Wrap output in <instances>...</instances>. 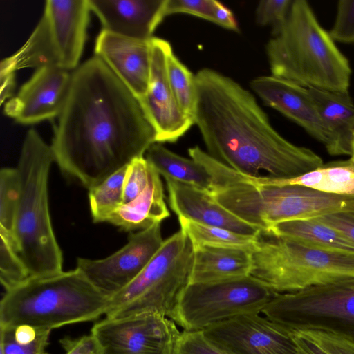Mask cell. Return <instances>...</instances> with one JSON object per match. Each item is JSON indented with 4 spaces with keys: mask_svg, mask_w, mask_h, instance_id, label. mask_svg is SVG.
I'll return each mask as SVG.
<instances>
[{
    "mask_svg": "<svg viewBox=\"0 0 354 354\" xmlns=\"http://www.w3.org/2000/svg\"><path fill=\"white\" fill-rule=\"evenodd\" d=\"M156 142L138 99L100 57L72 71L50 145L64 174L89 190Z\"/></svg>",
    "mask_w": 354,
    "mask_h": 354,
    "instance_id": "1",
    "label": "cell"
},
{
    "mask_svg": "<svg viewBox=\"0 0 354 354\" xmlns=\"http://www.w3.org/2000/svg\"><path fill=\"white\" fill-rule=\"evenodd\" d=\"M194 115L207 153L250 176L290 178L323 163L310 149L297 146L272 126L254 96L231 77L203 68L195 75Z\"/></svg>",
    "mask_w": 354,
    "mask_h": 354,
    "instance_id": "2",
    "label": "cell"
},
{
    "mask_svg": "<svg viewBox=\"0 0 354 354\" xmlns=\"http://www.w3.org/2000/svg\"><path fill=\"white\" fill-rule=\"evenodd\" d=\"M266 44L271 75L305 88L348 91L351 68L306 0H293Z\"/></svg>",
    "mask_w": 354,
    "mask_h": 354,
    "instance_id": "3",
    "label": "cell"
},
{
    "mask_svg": "<svg viewBox=\"0 0 354 354\" xmlns=\"http://www.w3.org/2000/svg\"><path fill=\"white\" fill-rule=\"evenodd\" d=\"M208 171L212 179L210 193L216 201L264 233L278 223L354 209V197L327 194L298 185L259 183L253 176L218 161L209 165Z\"/></svg>",
    "mask_w": 354,
    "mask_h": 354,
    "instance_id": "4",
    "label": "cell"
},
{
    "mask_svg": "<svg viewBox=\"0 0 354 354\" xmlns=\"http://www.w3.org/2000/svg\"><path fill=\"white\" fill-rule=\"evenodd\" d=\"M53 162L50 145L30 129L16 167L20 189L14 226L15 250L30 277L63 271L62 252L52 226L48 202V177Z\"/></svg>",
    "mask_w": 354,
    "mask_h": 354,
    "instance_id": "5",
    "label": "cell"
},
{
    "mask_svg": "<svg viewBox=\"0 0 354 354\" xmlns=\"http://www.w3.org/2000/svg\"><path fill=\"white\" fill-rule=\"evenodd\" d=\"M109 297L77 269L32 277L5 290L0 302V327L20 325L53 330L97 319Z\"/></svg>",
    "mask_w": 354,
    "mask_h": 354,
    "instance_id": "6",
    "label": "cell"
},
{
    "mask_svg": "<svg viewBox=\"0 0 354 354\" xmlns=\"http://www.w3.org/2000/svg\"><path fill=\"white\" fill-rule=\"evenodd\" d=\"M251 251L250 275L276 293L354 278V254L314 248L268 234Z\"/></svg>",
    "mask_w": 354,
    "mask_h": 354,
    "instance_id": "7",
    "label": "cell"
},
{
    "mask_svg": "<svg viewBox=\"0 0 354 354\" xmlns=\"http://www.w3.org/2000/svg\"><path fill=\"white\" fill-rule=\"evenodd\" d=\"M194 248L181 230L164 242L142 272L109 298L106 317L158 313L170 318L189 283Z\"/></svg>",
    "mask_w": 354,
    "mask_h": 354,
    "instance_id": "8",
    "label": "cell"
},
{
    "mask_svg": "<svg viewBox=\"0 0 354 354\" xmlns=\"http://www.w3.org/2000/svg\"><path fill=\"white\" fill-rule=\"evenodd\" d=\"M91 9L88 0H48L26 43L1 60L0 74L24 68L55 66L73 71L79 65Z\"/></svg>",
    "mask_w": 354,
    "mask_h": 354,
    "instance_id": "9",
    "label": "cell"
},
{
    "mask_svg": "<svg viewBox=\"0 0 354 354\" xmlns=\"http://www.w3.org/2000/svg\"><path fill=\"white\" fill-rule=\"evenodd\" d=\"M261 313L291 333L324 332L354 343V278L277 293Z\"/></svg>",
    "mask_w": 354,
    "mask_h": 354,
    "instance_id": "10",
    "label": "cell"
},
{
    "mask_svg": "<svg viewBox=\"0 0 354 354\" xmlns=\"http://www.w3.org/2000/svg\"><path fill=\"white\" fill-rule=\"evenodd\" d=\"M276 294L250 275L190 283L169 319L184 330H203L239 315L261 313Z\"/></svg>",
    "mask_w": 354,
    "mask_h": 354,
    "instance_id": "11",
    "label": "cell"
},
{
    "mask_svg": "<svg viewBox=\"0 0 354 354\" xmlns=\"http://www.w3.org/2000/svg\"><path fill=\"white\" fill-rule=\"evenodd\" d=\"M180 333L173 320L158 313L105 317L91 330L99 354H172Z\"/></svg>",
    "mask_w": 354,
    "mask_h": 354,
    "instance_id": "12",
    "label": "cell"
},
{
    "mask_svg": "<svg viewBox=\"0 0 354 354\" xmlns=\"http://www.w3.org/2000/svg\"><path fill=\"white\" fill-rule=\"evenodd\" d=\"M164 240L160 223L130 233L127 243L101 259L78 258L77 268L102 293L111 297L129 285L145 268Z\"/></svg>",
    "mask_w": 354,
    "mask_h": 354,
    "instance_id": "13",
    "label": "cell"
},
{
    "mask_svg": "<svg viewBox=\"0 0 354 354\" xmlns=\"http://www.w3.org/2000/svg\"><path fill=\"white\" fill-rule=\"evenodd\" d=\"M259 314L239 315L203 331L226 354H302L291 332Z\"/></svg>",
    "mask_w": 354,
    "mask_h": 354,
    "instance_id": "14",
    "label": "cell"
},
{
    "mask_svg": "<svg viewBox=\"0 0 354 354\" xmlns=\"http://www.w3.org/2000/svg\"><path fill=\"white\" fill-rule=\"evenodd\" d=\"M148 88L139 102L156 134V142H175L194 124L178 106L171 89L167 71L170 44L153 37Z\"/></svg>",
    "mask_w": 354,
    "mask_h": 354,
    "instance_id": "15",
    "label": "cell"
},
{
    "mask_svg": "<svg viewBox=\"0 0 354 354\" xmlns=\"http://www.w3.org/2000/svg\"><path fill=\"white\" fill-rule=\"evenodd\" d=\"M71 73L50 66L37 68L16 95L6 102L4 113L22 124L58 117L68 93Z\"/></svg>",
    "mask_w": 354,
    "mask_h": 354,
    "instance_id": "16",
    "label": "cell"
},
{
    "mask_svg": "<svg viewBox=\"0 0 354 354\" xmlns=\"http://www.w3.org/2000/svg\"><path fill=\"white\" fill-rule=\"evenodd\" d=\"M264 104L302 127L326 147L329 133L317 111L308 88L273 75H263L250 83Z\"/></svg>",
    "mask_w": 354,
    "mask_h": 354,
    "instance_id": "17",
    "label": "cell"
},
{
    "mask_svg": "<svg viewBox=\"0 0 354 354\" xmlns=\"http://www.w3.org/2000/svg\"><path fill=\"white\" fill-rule=\"evenodd\" d=\"M102 30L95 45L100 57L139 100L147 93L151 70V43Z\"/></svg>",
    "mask_w": 354,
    "mask_h": 354,
    "instance_id": "18",
    "label": "cell"
},
{
    "mask_svg": "<svg viewBox=\"0 0 354 354\" xmlns=\"http://www.w3.org/2000/svg\"><path fill=\"white\" fill-rule=\"evenodd\" d=\"M102 30L149 41L166 17L167 0H88Z\"/></svg>",
    "mask_w": 354,
    "mask_h": 354,
    "instance_id": "19",
    "label": "cell"
},
{
    "mask_svg": "<svg viewBox=\"0 0 354 354\" xmlns=\"http://www.w3.org/2000/svg\"><path fill=\"white\" fill-rule=\"evenodd\" d=\"M171 209L178 217L241 234L260 236L262 230L227 210L212 194L196 186L165 178Z\"/></svg>",
    "mask_w": 354,
    "mask_h": 354,
    "instance_id": "20",
    "label": "cell"
},
{
    "mask_svg": "<svg viewBox=\"0 0 354 354\" xmlns=\"http://www.w3.org/2000/svg\"><path fill=\"white\" fill-rule=\"evenodd\" d=\"M319 114L329 133L325 147L331 156L352 155L354 103L348 91L309 88Z\"/></svg>",
    "mask_w": 354,
    "mask_h": 354,
    "instance_id": "21",
    "label": "cell"
},
{
    "mask_svg": "<svg viewBox=\"0 0 354 354\" xmlns=\"http://www.w3.org/2000/svg\"><path fill=\"white\" fill-rule=\"evenodd\" d=\"M169 216L160 175L154 169L147 188L136 198L117 208L106 222L122 230L133 232L160 223Z\"/></svg>",
    "mask_w": 354,
    "mask_h": 354,
    "instance_id": "22",
    "label": "cell"
},
{
    "mask_svg": "<svg viewBox=\"0 0 354 354\" xmlns=\"http://www.w3.org/2000/svg\"><path fill=\"white\" fill-rule=\"evenodd\" d=\"M251 251L231 248L200 247L194 249L190 283L227 280L250 275Z\"/></svg>",
    "mask_w": 354,
    "mask_h": 354,
    "instance_id": "23",
    "label": "cell"
},
{
    "mask_svg": "<svg viewBox=\"0 0 354 354\" xmlns=\"http://www.w3.org/2000/svg\"><path fill=\"white\" fill-rule=\"evenodd\" d=\"M254 178L262 184L298 185L327 194L354 197V157L323 164L294 178H274L261 176Z\"/></svg>",
    "mask_w": 354,
    "mask_h": 354,
    "instance_id": "24",
    "label": "cell"
},
{
    "mask_svg": "<svg viewBox=\"0 0 354 354\" xmlns=\"http://www.w3.org/2000/svg\"><path fill=\"white\" fill-rule=\"evenodd\" d=\"M322 250L354 254V243L316 218L291 220L272 225L266 233Z\"/></svg>",
    "mask_w": 354,
    "mask_h": 354,
    "instance_id": "25",
    "label": "cell"
},
{
    "mask_svg": "<svg viewBox=\"0 0 354 354\" xmlns=\"http://www.w3.org/2000/svg\"><path fill=\"white\" fill-rule=\"evenodd\" d=\"M145 158L165 178H171L209 192L212 180L205 168L193 160L180 156L160 143L151 145Z\"/></svg>",
    "mask_w": 354,
    "mask_h": 354,
    "instance_id": "26",
    "label": "cell"
},
{
    "mask_svg": "<svg viewBox=\"0 0 354 354\" xmlns=\"http://www.w3.org/2000/svg\"><path fill=\"white\" fill-rule=\"evenodd\" d=\"M180 230L189 238L194 248L218 247L252 251L260 236L241 234L227 229L203 225L178 217Z\"/></svg>",
    "mask_w": 354,
    "mask_h": 354,
    "instance_id": "27",
    "label": "cell"
},
{
    "mask_svg": "<svg viewBox=\"0 0 354 354\" xmlns=\"http://www.w3.org/2000/svg\"><path fill=\"white\" fill-rule=\"evenodd\" d=\"M50 333L28 325L0 327V354H47Z\"/></svg>",
    "mask_w": 354,
    "mask_h": 354,
    "instance_id": "28",
    "label": "cell"
},
{
    "mask_svg": "<svg viewBox=\"0 0 354 354\" xmlns=\"http://www.w3.org/2000/svg\"><path fill=\"white\" fill-rule=\"evenodd\" d=\"M126 167L88 190L90 210L93 222H106L109 216L122 204Z\"/></svg>",
    "mask_w": 354,
    "mask_h": 354,
    "instance_id": "29",
    "label": "cell"
},
{
    "mask_svg": "<svg viewBox=\"0 0 354 354\" xmlns=\"http://www.w3.org/2000/svg\"><path fill=\"white\" fill-rule=\"evenodd\" d=\"M19 189L17 168H2L0 171V236L6 239L15 250L14 226Z\"/></svg>",
    "mask_w": 354,
    "mask_h": 354,
    "instance_id": "30",
    "label": "cell"
},
{
    "mask_svg": "<svg viewBox=\"0 0 354 354\" xmlns=\"http://www.w3.org/2000/svg\"><path fill=\"white\" fill-rule=\"evenodd\" d=\"M167 71L178 106L194 120L196 102L195 75L178 59L172 49L167 54Z\"/></svg>",
    "mask_w": 354,
    "mask_h": 354,
    "instance_id": "31",
    "label": "cell"
},
{
    "mask_svg": "<svg viewBox=\"0 0 354 354\" xmlns=\"http://www.w3.org/2000/svg\"><path fill=\"white\" fill-rule=\"evenodd\" d=\"M28 278V270L18 253L1 237L0 281L5 290L23 283Z\"/></svg>",
    "mask_w": 354,
    "mask_h": 354,
    "instance_id": "32",
    "label": "cell"
},
{
    "mask_svg": "<svg viewBox=\"0 0 354 354\" xmlns=\"http://www.w3.org/2000/svg\"><path fill=\"white\" fill-rule=\"evenodd\" d=\"M153 170L145 156L135 158L126 167L122 204L132 201L147 188Z\"/></svg>",
    "mask_w": 354,
    "mask_h": 354,
    "instance_id": "33",
    "label": "cell"
},
{
    "mask_svg": "<svg viewBox=\"0 0 354 354\" xmlns=\"http://www.w3.org/2000/svg\"><path fill=\"white\" fill-rule=\"evenodd\" d=\"M172 354H226L213 344L203 330L180 332Z\"/></svg>",
    "mask_w": 354,
    "mask_h": 354,
    "instance_id": "34",
    "label": "cell"
},
{
    "mask_svg": "<svg viewBox=\"0 0 354 354\" xmlns=\"http://www.w3.org/2000/svg\"><path fill=\"white\" fill-rule=\"evenodd\" d=\"M219 3L215 0H167L165 14L185 13L215 24Z\"/></svg>",
    "mask_w": 354,
    "mask_h": 354,
    "instance_id": "35",
    "label": "cell"
},
{
    "mask_svg": "<svg viewBox=\"0 0 354 354\" xmlns=\"http://www.w3.org/2000/svg\"><path fill=\"white\" fill-rule=\"evenodd\" d=\"M328 32L334 41L354 43V1L337 2L335 23Z\"/></svg>",
    "mask_w": 354,
    "mask_h": 354,
    "instance_id": "36",
    "label": "cell"
},
{
    "mask_svg": "<svg viewBox=\"0 0 354 354\" xmlns=\"http://www.w3.org/2000/svg\"><path fill=\"white\" fill-rule=\"evenodd\" d=\"M292 0H262L256 9V21L261 26L270 25L272 30L286 20Z\"/></svg>",
    "mask_w": 354,
    "mask_h": 354,
    "instance_id": "37",
    "label": "cell"
},
{
    "mask_svg": "<svg viewBox=\"0 0 354 354\" xmlns=\"http://www.w3.org/2000/svg\"><path fill=\"white\" fill-rule=\"evenodd\" d=\"M329 354H354V343L332 333L302 332Z\"/></svg>",
    "mask_w": 354,
    "mask_h": 354,
    "instance_id": "38",
    "label": "cell"
},
{
    "mask_svg": "<svg viewBox=\"0 0 354 354\" xmlns=\"http://www.w3.org/2000/svg\"><path fill=\"white\" fill-rule=\"evenodd\" d=\"M316 219L339 232L354 243V209L336 212Z\"/></svg>",
    "mask_w": 354,
    "mask_h": 354,
    "instance_id": "39",
    "label": "cell"
},
{
    "mask_svg": "<svg viewBox=\"0 0 354 354\" xmlns=\"http://www.w3.org/2000/svg\"><path fill=\"white\" fill-rule=\"evenodd\" d=\"M65 353L70 354H99V348L91 334L80 338L64 337L60 341Z\"/></svg>",
    "mask_w": 354,
    "mask_h": 354,
    "instance_id": "40",
    "label": "cell"
},
{
    "mask_svg": "<svg viewBox=\"0 0 354 354\" xmlns=\"http://www.w3.org/2000/svg\"><path fill=\"white\" fill-rule=\"evenodd\" d=\"M302 354H329L302 332L292 333Z\"/></svg>",
    "mask_w": 354,
    "mask_h": 354,
    "instance_id": "41",
    "label": "cell"
},
{
    "mask_svg": "<svg viewBox=\"0 0 354 354\" xmlns=\"http://www.w3.org/2000/svg\"><path fill=\"white\" fill-rule=\"evenodd\" d=\"M1 93L0 100L3 104L9 98L15 88V73L0 74Z\"/></svg>",
    "mask_w": 354,
    "mask_h": 354,
    "instance_id": "42",
    "label": "cell"
},
{
    "mask_svg": "<svg viewBox=\"0 0 354 354\" xmlns=\"http://www.w3.org/2000/svg\"><path fill=\"white\" fill-rule=\"evenodd\" d=\"M351 156L354 157V138H353V145H352V155H351Z\"/></svg>",
    "mask_w": 354,
    "mask_h": 354,
    "instance_id": "43",
    "label": "cell"
},
{
    "mask_svg": "<svg viewBox=\"0 0 354 354\" xmlns=\"http://www.w3.org/2000/svg\"><path fill=\"white\" fill-rule=\"evenodd\" d=\"M65 354H70V353H65Z\"/></svg>",
    "mask_w": 354,
    "mask_h": 354,
    "instance_id": "44",
    "label": "cell"
}]
</instances>
